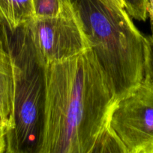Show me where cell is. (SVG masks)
Instances as JSON below:
<instances>
[{
	"instance_id": "8",
	"label": "cell",
	"mask_w": 153,
	"mask_h": 153,
	"mask_svg": "<svg viewBox=\"0 0 153 153\" xmlns=\"http://www.w3.org/2000/svg\"><path fill=\"white\" fill-rule=\"evenodd\" d=\"M34 17H56L62 14L65 7L64 0H32Z\"/></svg>"
},
{
	"instance_id": "7",
	"label": "cell",
	"mask_w": 153,
	"mask_h": 153,
	"mask_svg": "<svg viewBox=\"0 0 153 153\" xmlns=\"http://www.w3.org/2000/svg\"><path fill=\"white\" fill-rule=\"evenodd\" d=\"M0 16L8 29L14 31L34 17L32 0H0Z\"/></svg>"
},
{
	"instance_id": "1",
	"label": "cell",
	"mask_w": 153,
	"mask_h": 153,
	"mask_svg": "<svg viewBox=\"0 0 153 153\" xmlns=\"http://www.w3.org/2000/svg\"><path fill=\"white\" fill-rule=\"evenodd\" d=\"M45 110L38 153L101 152L114 134L108 118L116 102L91 48L44 67Z\"/></svg>"
},
{
	"instance_id": "3",
	"label": "cell",
	"mask_w": 153,
	"mask_h": 153,
	"mask_svg": "<svg viewBox=\"0 0 153 153\" xmlns=\"http://www.w3.org/2000/svg\"><path fill=\"white\" fill-rule=\"evenodd\" d=\"M8 31L14 91L13 126L5 134V153H38L44 123V66L24 25Z\"/></svg>"
},
{
	"instance_id": "6",
	"label": "cell",
	"mask_w": 153,
	"mask_h": 153,
	"mask_svg": "<svg viewBox=\"0 0 153 153\" xmlns=\"http://www.w3.org/2000/svg\"><path fill=\"white\" fill-rule=\"evenodd\" d=\"M14 78L9 52L0 48V128L6 133L13 126Z\"/></svg>"
},
{
	"instance_id": "14",
	"label": "cell",
	"mask_w": 153,
	"mask_h": 153,
	"mask_svg": "<svg viewBox=\"0 0 153 153\" xmlns=\"http://www.w3.org/2000/svg\"><path fill=\"white\" fill-rule=\"evenodd\" d=\"M147 16H148L151 19V22L153 23V0H148L146 5Z\"/></svg>"
},
{
	"instance_id": "9",
	"label": "cell",
	"mask_w": 153,
	"mask_h": 153,
	"mask_svg": "<svg viewBox=\"0 0 153 153\" xmlns=\"http://www.w3.org/2000/svg\"><path fill=\"white\" fill-rule=\"evenodd\" d=\"M143 79L153 85V34L144 36Z\"/></svg>"
},
{
	"instance_id": "2",
	"label": "cell",
	"mask_w": 153,
	"mask_h": 153,
	"mask_svg": "<svg viewBox=\"0 0 153 153\" xmlns=\"http://www.w3.org/2000/svg\"><path fill=\"white\" fill-rule=\"evenodd\" d=\"M116 101L142 82L144 36L125 9L100 0H68Z\"/></svg>"
},
{
	"instance_id": "5",
	"label": "cell",
	"mask_w": 153,
	"mask_h": 153,
	"mask_svg": "<svg viewBox=\"0 0 153 153\" xmlns=\"http://www.w3.org/2000/svg\"><path fill=\"white\" fill-rule=\"evenodd\" d=\"M62 14L33 17L24 25L38 58L44 66L68 60L89 49L79 19L68 0Z\"/></svg>"
},
{
	"instance_id": "11",
	"label": "cell",
	"mask_w": 153,
	"mask_h": 153,
	"mask_svg": "<svg viewBox=\"0 0 153 153\" xmlns=\"http://www.w3.org/2000/svg\"><path fill=\"white\" fill-rule=\"evenodd\" d=\"M0 48L9 52L8 31L1 16H0Z\"/></svg>"
},
{
	"instance_id": "13",
	"label": "cell",
	"mask_w": 153,
	"mask_h": 153,
	"mask_svg": "<svg viewBox=\"0 0 153 153\" xmlns=\"http://www.w3.org/2000/svg\"><path fill=\"white\" fill-rule=\"evenodd\" d=\"M6 140L5 132L0 128V153H5Z\"/></svg>"
},
{
	"instance_id": "12",
	"label": "cell",
	"mask_w": 153,
	"mask_h": 153,
	"mask_svg": "<svg viewBox=\"0 0 153 153\" xmlns=\"http://www.w3.org/2000/svg\"><path fill=\"white\" fill-rule=\"evenodd\" d=\"M100 1L111 7L124 9V3L123 0H100Z\"/></svg>"
},
{
	"instance_id": "10",
	"label": "cell",
	"mask_w": 153,
	"mask_h": 153,
	"mask_svg": "<svg viewBox=\"0 0 153 153\" xmlns=\"http://www.w3.org/2000/svg\"><path fill=\"white\" fill-rule=\"evenodd\" d=\"M124 9L129 16L139 21L147 19L146 5L148 0H123Z\"/></svg>"
},
{
	"instance_id": "4",
	"label": "cell",
	"mask_w": 153,
	"mask_h": 153,
	"mask_svg": "<svg viewBox=\"0 0 153 153\" xmlns=\"http://www.w3.org/2000/svg\"><path fill=\"white\" fill-rule=\"evenodd\" d=\"M108 128L125 153H153V85L142 79L114 102Z\"/></svg>"
}]
</instances>
